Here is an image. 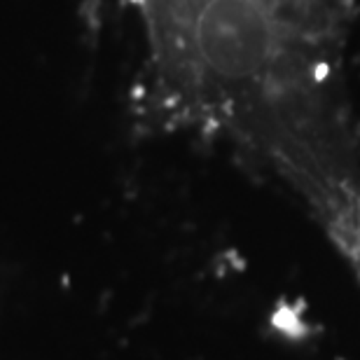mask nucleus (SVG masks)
Wrapping results in <instances>:
<instances>
[{
  "mask_svg": "<svg viewBox=\"0 0 360 360\" xmlns=\"http://www.w3.org/2000/svg\"><path fill=\"white\" fill-rule=\"evenodd\" d=\"M155 89L187 120L264 143L311 115L349 0H131Z\"/></svg>",
  "mask_w": 360,
  "mask_h": 360,
  "instance_id": "obj_1",
  "label": "nucleus"
}]
</instances>
